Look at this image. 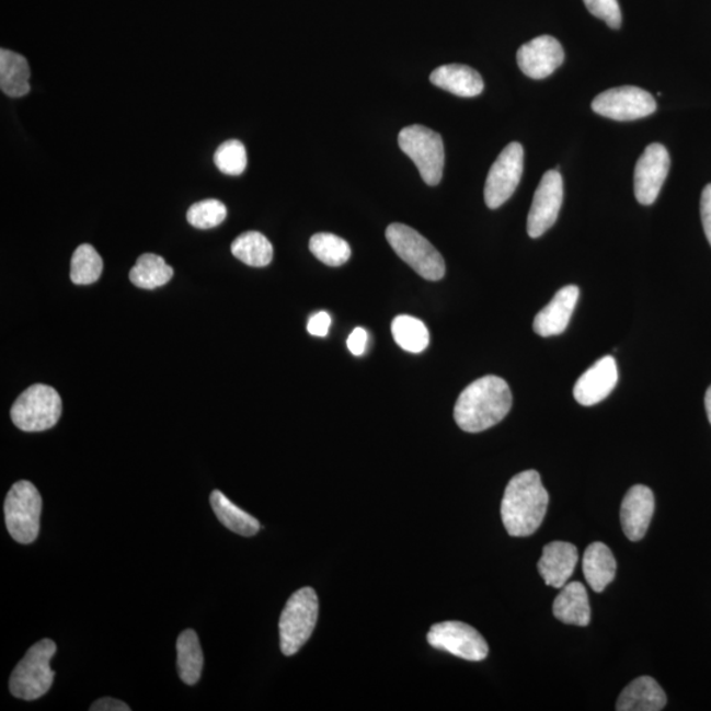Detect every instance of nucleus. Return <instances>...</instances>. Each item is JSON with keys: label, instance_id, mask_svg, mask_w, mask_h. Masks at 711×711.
<instances>
[{"label": "nucleus", "instance_id": "nucleus-1", "mask_svg": "<svg viewBox=\"0 0 711 711\" xmlns=\"http://www.w3.org/2000/svg\"><path fill=\"white\" fill-rule=\"evenodd\" d=\"M513 406L512 390L497 376L479 378L462 391L454 416L462 432L478 434L495 426Z\"/></svg>", "mask_w": 711, "mask_h": 711}, {"label": "nucleus", "instance_id": "nucleus-2", "mask_svg": "<svg viewBox=\"0 0 711 711\" xmlns=\"http://www.w3.org/2000/svg\"><path fill=\"white\" fill-rule=\"evenodd\" d=\"M550 495L537 471L520 472L508 482L501 517L511 537H530L543 524Z\"/></svg>", "mask_w": 711, "mask_h": 711}, {"label": "nucleus", "instance_id": "nucleus-3", "mask_svg": "<svg viewBox=\"0 0 711 711\" xmlns=\"http://www.w3.org/2000/svg\"><path fill=\"white\" fill-rule=\"evenodd\" d=\"M56 651L57 645L50 639H43L32 645L12 672L11 695L25 701H34L47 695L55 680L56 674L50 668V661Z\"/></svg>", "mask_w": 711, "mask_h": 711}, {"label": "nucleus", "instance_id": "nucleus-4", "mask_svg": "<svg viewBox=\"0 0 711 711\" xmlns=\"http://www.w3.org/2000/svg\"><path fill=\"white\" fill-rule=\"evenodd\" d=\"M319 599L312 588H302L286 603L279 618L280 651L285 656L296 655L308 643L316 630Z\"/></svg>", "mask_w": 711, "mask_h": 711}, {"label": "nucleus", "instance_id": "nucleus-5", "mask_svg": "<svg viewBox=\"0 0 711 711\" xmlns=\"http://www.w3.org/2000/svg\"><path fill=\"white\" fill-rule=\"evenodd\" d=\"M62 413V401L48 385H32L16 398L11 408V420L25 433H42L55 427Z\"/></svg>", "mask_w": 711, "mask_h": 711}, {"label": "nucleus", "instance_id": "nucleus-6", "mask_svg": "<svg viewBox=\"0 0 711 711\" xmlns=\"http://www.w3.org/2000/svg\"><path fill=\"white\" fill-rule=\"evenodd\" d=\"M385 234L398 256L413 267L421 277L428 280H439L445 277V259L420 232L409 226L394 223L388 227Z\"/></svg>", "mask_w": 711, "mask_h": 711}, {"label": "nucleus", "instance_id": "nucleus-7", "mask_svg": "<svg viewBox=\"0 0 711 711\" xmlns=\"http://www.w3.org/2000/svg\"><path fill=\"white\" fill-rule=\"evenodd\" d=\"M43 500L30 481H18L4 501L5 526L11 538L21 544H31L41 531Z\"/></svg>", "mask_w": 711, "mask_h": 711}, {"label": "nucleus", "instance_id": "nucleus-8", "mask_svg": "<svg viewBox=\"0 0 711 711\" xmlns=\"http://www.w3.org/2000/svg\"><path fill=\"white\" fill-rule=\"evenodd\" d=\"M398 145L402 152L413 160L427 185L440 184L445 169V145L438 133L414 124L401 130Z\"/></svg>", "mask_w": 711, "mask_h": 711}, {"label": "nucleus", "instance_id": "nucleus-9", "mask_svg": "<svg viewBox=\"0 0 711 711\" xmlns=\"http://www.w3.org/2000/svg\"><path fill=\"white\" fill-rule=\"evenodd\" d=\"M427 641L432 647L446 651L468 662L485 661L489 654L484 637L465 622L436 623L429 629Z\"/></svg>", "mask_w": 711, "mask_h": 711}, {"label": "nucleus", "instance_id": "nucleus-10", "mask_svg": "<svg viewBox=\"0 0 711 711\" xmlns=\"http://www.w3.org/2000/svg\"><path fill=\"white\" fill-rule=\"evenodd\" d=\"M525 151L519 142H511L489 171L485 184V204L498 208L512 198L524 174Z\"/></svg>", "mask_w": 711, "mask_h": 711}, {"label": "nucleus", "instance_id": "nucleus-11", "mask_svg": "<svg viewBox=\"0 0 711 711\" xmlns=\"http://www.w3.org/2000/svg\"><path fill=\"white\" fill-rule=\"evenodd\" d=\"M592 108L609 119L628 122L654 114L656 101L643 89L622 87L604 91L595 98Z\"/></svg>", "mask_w": 711, "mask_h": 711}, {"label": "nucleus", "instance_id": "nucleus-12", "mask_svg": "<svg viewBox=\"0 0 711 711\" xmlns=\"http://www.w3.org/2000/svg\"><path fill=\"white\" fill-rule=\"evenodd\" d=\"M564 185L558 171L543 175L535 192L532 206L527 219V232L538 239L557 223L561 205H563Z\"/></svg>", "mask_w": 711, "mask_h": 711}, {"label": "nucleus", "instance_id": "nucleus-13", "mask_svg": "<svg viewBox=\"0 0 711 711\" xmlns=\"http://www.w3.org/2000/svg\"><path fill=\"white\" fill-rule=\"evenodd\" d=\"M670 168V158L662 145H651L638 160L634 175L635 197L639 204L650 206L657 199Z\"/></svg>", "mask_w": 711, "mask_h": 711}, {"label": "nucleus", "instance_id": "nucleus-14", "mask_svg": "<svg viewBox=\"0 0 711 711\" xmlns=\"http://www.w3.org/2000/svg\"><path fill=\"white\" fill-rule=\"evenodd\" d=\"M564 49L557 38L539 36L521 45L517 54L519 68L532 80H543L564 62Z\"/></svg>", "mask_w": 711, "mask_h": 711}, {"label": "nucleus", "instance_id": "nucleus-15", "mask_svg": "<svg viewBox=\"0 0 711 711\" xmlns=\"http://www.w3.org/2000/svg\"><path fill=\"white\" fill-rule=\"evenodd\" d=\"M616 358L605 356L578 378L573 395L583 406H595L611 394L618 383Z\"/></svg>", "mask_w": 711, "mask_h": 711}, {"label": "nucleus", "instance_id": "nucleus-16", "mask_svg": "<svg viewBox=\"0 0 711 711\" xmlns=\"http://www.w3.org/2000/svg\"><path fill=\"white\" fill-rule=\"evenodd\" d=\"M655 513V497L651 489L635 485L626 493L621 506V524L626 537L639 541L647 534Z\"/></svg>", "mask_w": 711, "mask_h": 711}, {"label": "nucleus", "instance_id": "nucleus-17", "mask_svg": "<svg viewBox=\"0 0 711 711\" xmlns=\"http://www.w3.org/2000/svg\"><path fill=\"white\" fill-rule=\"evenodd\" d=\"M578 298L580 289L575 285L560 289L552 301L535 317L534 331L543 337L563 334L571 322Z\"/></svg>", "mask_w": 711, "mask_h": 711}, {"label": "nucleus", "instance_id": "nucleus-18", "mask_svg": "<svg viewBox=\"0 0 711 711\" xmlns=\"http://www.w3.org/2000/svg\"><path fill=\"white\" fill-rule=\"evenodd\" d=\"M578 561L576 546L567 541H552L543 548L538 571L546 585L561 589L567 584Z\"/></svg>", "mask_w": 711, "mask_h": 711}, {"label": "nucleus", "instance_id": "nucleus-19", "mask_svg": "<svg viewBox=\"0 0 711 711\" xmlns=\"http://www.w3.org/2000/svg\"><path fill=\"white\" fill-rule=\"evenodd\" d=\"M667 704V696L661 685L650 676L635 678L619 696L618 711H661Z\"/></svg>", "mask_w": 711, "mask_h": 711}, {"label": "nucleus", "instance_id": "nucleus-20", "mask_svg": "<svg viewBox=\"0 0 711 711\" xmlns=\"http://www.w3.org/2000/svg\"><path fill=\"white\" fill-rule=\"evenodd\" d=\"M429 81L435 87L462 98L478 96L484 91V80L479 71L467 65H443L433 71Z\"/></svg>", "mask_w": 711, "mask_h": 711}, {"label": "nucleus", "instance_id": "nucleus-21", "mask_svg": "<svg viewBox=\"0 0 711 711\" xmlns=\"http://www.w3.org/2000/svg\"><path fill=\"white\" fill-rule=\"evenodd\" d=\"M553 603V616L565 624L588 626L590 605L588 592L582 583H567Z\"/></svg>", "mask_w": 711, "mask_h": 711}, {"label": "nucleus", "instance_id": "nucleus-22", "mask_svg": "<svg viewBox=\"0 0 711 711\" xmlns=\"http://www.w3.org/2000/svg\"><path fill=\"white\" fill-rule=\"evenodd\" d=\"M583 571L590 588L603 593L616 578L617 561L610 548L601 541L592 543L584 553Z\"/></svg>", "mask_w": 711, "mask_h": 711}, {"label": "nucleus", "instance_id": "nucleus-23", "mask_svg": "<svg viewBox=\"0 0 711 711\" xmlns=\"http://www.w3.org/2000/svg\"><path fill=\"white\" fill-rule=\"evenodd\" d=\"M31 70L27 58L9 49L0 50V89L11 98L30 93Z\"/></svg>", "mask_w": 711, "mask_h": 711}, {"label": "nucleus", "instance_id": "nucleus-24", "mask_svg": "<svg viewBox=\"0 0 711 711\" xmlns=\"http://www.w3.org/2000/svg\"><path fill=\"white\" fill-rule=\"evenodd\" d=\"M210 504L215 515L225 525L228 530L250 538L260 531L259 520L251 514L241 511L238 505L227 498V495L220 491H214L210 497Z\"/></svg>", "mask_w": 711, "mask_h": 711}, {"label": "nucleus", "instance_id": "nucleus-25", "mask_svg": "<svg viewBox=\"0 0 711 711\" xmlns=\"http://www.w3.org/2000/svg\"><path fill=\"white\" fill-rule=\"evenodd\" d=\"M173 267L158 254L145 253L137 259L129 272V279L137 288L153 290L164 286L172 279Z\"/></svg>", "mask_w": 711, "mask_h": 711}, {"label": "nucleus", "instance_id": "nucleus-26", "mask_svg": "<svg viewBox=\"0 0 711 711\" xmlns=\"http://www.w3.org/2000/svg\"><path fill=\"white\" fill-rule=\"evenodd\" d=\"M204 652H202L197 632L182 631L177 639V668L181 680L186 685L199 681L204 670Z\"/></svg>", "mask_w": 711, "mask_h": 711}, {"label": "nucleus", "instance_id": "nucleus-27", "mask_svg": "<svg viewBox=\"0 0 711 711\" xmlns=\"http://www.w3.org/2000/svg\"><path fill=\"white\" fill-rule=\"evenodd\" d=\"M231 251L234 257L250 266L263 267L270 265L273 259V245L263 233L245 232L233 240Z\"/></svg>", "mask_w": 711, "mask_h": 711}, {"label": "nucleus", "instance_id": "nucleus-28", "mask_svg": "<svg viewBox=\"0 0 711 711\" xmlns=\"http://www.w3.org/2000/svg\"><path fill=\"white\" fill-rule=\"evenodd\" d=\"M394 341L410 354H422L429 344V332L420 319L410 316L397 317L391 323Z\"/></svg>", "mask_w": 711, "mask_h": 711}, {"label": "nucleus", "instance_id": "nucleus-29", "mask_svg": "<svg viewBox=\"0 0 711 711\" xmlns=\"http://www.w3.org/2000/svg\"><path fill=\"white\" fill-rule=\"evenodd\" d=\"M103 261L95 248L82 244L77 248L71 257L70 278L76 285H90L101 278Z\"/></svg>", "mask_w": 711, "mask_h": 711}, {"label": "nucleus", "instance_id": "nucleus-30", "mask_svg": "<svg viewBox=\"0 0 711 711\" xmlns=\"http://www.w3.org/2000/svg\"><path fill=\"white\" fill-rule=\"evenodd\" d=\"M310 251L329 266H342L351 257V246L342 238L332 233H317L310 240Z\"/></svg>", "mask_w": 711, "mask_h": 711}, {"label": "nucleus", "instance_id": "nucleus-31", "mask_svg": "<svg viewBox=\"0 0 711 711\" xmlns=\"http://www.w3.org/2000/svg\"><path fill=\"white\" fill-rule=\"evenodd\" d=\"M227 207L218 199H206L193 205L187 211V221L199 230H210L223 223Z\"/></svg>", "mask_w": 711, "mask_h": 711}, {"label": "nucleus", "instance_id": "nucleus-32", "mask_svg": "<svg viewBox=\"0 0 711 711\" xmlns=\"http://www.w3.org/2000/svg\"><path fill=\"white\" fill-rule=\"evenodd\" d=\"M214 161L221 173L240 175L248 164L246 149L239 140L225 141L215 152Z\"/></svg>", "mask_w": 711, "mask_h": 711}, {"label": "nucleus", "instance_id": "nucleus-33", "mask_svg": "<svg viewBox=\"0 0 711 711\" xmlns=\"http://www.w3.org/2000/svg\"><path fill=\"white\" fill-rule=\"evenodd\" d=\"M590 14L601 19L611 28H619L622 24V12L618 0H584Z\"/></svg>", "mask_w": 711, "mask_h": 711}, {"label": "nucleus", "instance_id": "nucleus-34", "mask_svg": "<svg viewBox=\"0 0 711 711\" xmlns=\"http://www.w3.org/2000/svg\"><path fill=\"white\" fill-rule=\"evenodd\" d=\"M331 328V317L328 312L321 311L310 318L308 331L312 336H328Z\"/></svg>", "mask_w": 711, "mask_h": 711}, {"label": "nucleus", "instance_id": "nucleus-35", "mask_svg": "<svg viewBox=\"0 0 711 711\" xmlns=\"http://www.w3.org/2000/svg\"><path fill=\"white\" fill-rule=\"evenodd\" d=\"M701 219L704 234L711 245V184L703 188L701 197Z\"/></svg>", "mask_w": 711, "mask_h": 711}, {"label": "nucleus", "instance_id": "nucleus-36", "mask_svg": "<svg viewBox=\"0 0 711 711\" xmlns=\"http://www.w3.org/2000/svg\"><path fill=\"white\" fill-rule=\"evenodd\" d=\"M368 343V332L362 328L356 329L348 337L347 345L348 349L355 356L364 355L365 349H367Z\"/></svg>", "mask_w": 711, "mask_h": 711}, {"label": "nucleus", "instance_id": "nucleus-37", "mask_svg": "<svg viewBox=\"0 0 711 711\" xmlns=\"http://www.w3.org/2000/svg\"><path fill=\"white\" fill-rule=\"evenodd\" d=\"M91 711H129L130 708L116 698L104 697L91 704Z\"/></svg>", "mask_w": 711, "mask_h": 711}, {"label": "nucleus", "instance_id": "nucleus-38", "mask_svg": "<svg viewBox=\"0 0 711 711\" xmlns=\"http://www.w3.org/2000/svg\"><path fill=\"white\" fill-rule=\"evenodd\" d=\"M704 408H707V414L711 424V387L708 389L707 395H704Z\"/></svg>", "mask_w": 711, "mask_h": 711}]
</instances>
